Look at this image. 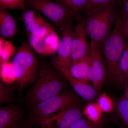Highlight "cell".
Returning <instances> with one entry per match:
<instances>
[{
  "label": "cell",
  "instance_id": "1",
  "mask_svg": "<svg viewBox=\"0 0 128 128\" xmlns=\"http://www.w3.org/2000/svg\"><path fill=\"white\" fill-rule=\"evenodd\" d=\"M63 76L57 70L49 66H40L36 78L24 99V103L31 108L62 92L66 86Z\"/></svg>",
  "mask_w": 128,
  "mask_h": 128
},
{
  "label": "cell",
  "instance_id": "2",
  "mask_svg": "<svg viewBox=\"0 0 128 128\" xmlns=\"http://www.w3.org/2000/svg\"><path fill=\"white\" fill-rule=\"evenodd\" d=\"M29 43L24 41L14 54L12 64L19 94L34 82L40 66Z\"/></svg>",
  "mask_w": 128,
  "mask_h": 128
},
{
  "label": "cell",
  "instance_id": "3",
  "mask_svg": "<svg viewBox=\"0 0 128 128\" xmlns=\"http://www.w3.org/2000/svg\"><path fill=\"white\" fill-rule=\"evenodd\" d=\"M86 16L84 22L87 36L91 42L101 48L119 16L115 4L100 8Z\"/></svg>",
  "mask_w": 128,
  "mask_h": 128
},
{
  "label": "cell",
  "instance_id": "4",
  "mask_svg": "<svg viewBox=\"0 0 128 128\" xmlns=\"http://www.w3.org/2000/svg\"><path fill=\"white\" fill-rule=\"evenodd\" d=\"M118 17L113 29L101 47L105 57L107 77L111 82L118 84L119 62L126 42V38L120 30Z\"/></svg>",
  "mask_w": 128,
  "mask_h": 128
},
{
  "label": "cell",
  "instance_id": "5",
  "mask_svg": "<svg viewBox=\"0 0 128 128\" xmlns=\"http://www.w3.org/2000/svg\"><path fill=\"white\" fill-rule=\"evenodd\" d=\"M78 100L79 96L75 92L68 90L63 91L30 108L28 120L23 124H30L47 118L56 112L78 102Z\"/></svg>",
  "mask_w": 128,
  "mask_h": 128
},
{
  "label": "cell",
  "instance_id": "6",
  "mask_svg": "<svg viewBox=\"0 0 128 128\" xmlns=\"http://www.w3.org/2000/svg\"><path fill=\"white\" fill-rule=\"evenodd\" d=\"M26 6L42 14L63 31L74 15L70 8L61 2L49 0H26Z\"/></svg>",
  "mask_w": 128,
  "mask_h": 128
},
{
  "label": "cell",
  "instance_id": "7",
  "mask_svg": "<svg viewBox=\"0 0 128 128\" xmlns=\"http://www.w3.org/2000/svg\"><path fill=\"white\" fill-rule=\"evenodd\" d=\"M83 114V111L77 102L45 119L25 124L41 128H69L82 118Z\"/></svg>",
  "mask_w": 128,
  "mask_h": 128
},
{
  "label": "cell",
  "instance_id": "8",
  "mask_svg": "<svg viewBox=\"0 0 128 128\" xmlns=\"http://www.w3.org/2000/svg\"><path fill=\"white\" fill-rule=\"evenodd\" d=\"M100 47L91 42L90 44V63L88 70V78L92 82L98 94L102 91L107 76V71L103 60Z\"/></svg>",
  "mask_w": 128,
  "mask_h": 128
},
{
  "label": "cell",
  "instance_id": "9",
  "mask_svg": "<svg viewBox=\"0 0 128 128\" xmlns=\"http://www.w3.org/2000/svg\"><path fill=\"white\" fill-rule=\"evenodd\" d=\"M73 20L69 22L62 32L57 51V56L53 60L54 67L68 69L72 63L71 43L73 28Z\"/></svg>",
  "mask_w": 128,
  "mask_h": 128
},
{
  "label": "cell",
  "instance_id": "10",
  "mask_svg": "<svg viewBox=\"0 0 128 128\" xmlns=\"http://www.w3.org/2000/svg\"><path fill=\"white\" fill-rule=\"evenodd\" d=\"M73 28L71 43L72 62L80 60L88 57L90 44L87 40L84 19L80 18Z\"/></svg>",
  "mask_w": 128,
  "mask_h": 128
},
{
  "label": "cell",
  "instance_id": "11",
  "mask_svg": "<svg viewBox=\"0 0 128 128\" xmlns=\"http://www.w3.org/2000/svg\"><path fill=\"white\" fill-rule=\"evenodd\" d=\"M24 112L18 105L9 104L0 108V128H20Z\"/></svg>",
  "mask_w": 128,
  "mask_h": 128
},
{
  "label": "cell",
  "instance_id": "12",
  "mask_svg": "<svg viewBox=\"0 0 128 128\" xmlns=\"http://www.w3.org/2000/svg\"><path fill=\"white\" fill-rule=\"evenodd\" d=\"M54 68L68 82L75 92L80 97L88 101L93 100L96 97L98 94L93 86L75 79L67 69L57 67Z\"/></svg>",
  "mask_w": 128,
  "mask_h": 128
},
{
  "label": "cell",
  "instance_id": "13",
  "mask_svg": "<svg viewBox=\"0 0 128 128\" xmlns=\"http://www.w3.org/2000/svg\"><path fill=\"white\" fill-rule=\"evenodd\" d=\"M20 19L25 25L28 35L33 33L42 26L50 24L39 12L31 8L23 10Z\"/></svg>",
  "mask_w": 128,
  "mask_h": 128
},
{
  "label": "cell",
  "instance_id": "14",
  "mask_svg": "<svg viewBox=\"0 0 128 128\" xmlns=\"http://www.w3.org/2000/svg\"><path fill=\"white\" fill-rule=\"evenodd\" d=\"M18 32L16 20L6 9L0 8V35L6 39H12Z\"/></svg>",
  "mask_w": 128,
  "mask_h": 128
},
{
  "label": "cell",
  "instance_id": "15",
  "mask_svg": "<svg viewBox=\"0 0 128 128\" xmlns=\"http://www.w3.org/2000/svg\"><path fill=\"white\" fill-rule=\"evenodd\" d=\"M60 40L54 29L42 38L32 48L42 54H52L57 52Z\"/></svg>",
  "mask_w": 128,
  "mask_h": 128
},
{
  "label": "cell",
  "instance_id": "16",
  "mask_svg": "<svg viewBox=\"0 0 128 128\" xmlns=\"http://www.w3.org/2000/svg\"><path fill=\"white\" fill-rule=\"evenodd\" d=\"M90 63L89 56L83 59L72 62L70 68L67 70L75 79L88 83L90 81L88 76Z\"/></svg>",
  "mask_w": 128,
  "mask_h": 128
},
{
  "label": "cell",
  "instance_id": "17",
  "mask_svg": "<svg viewBox=\"0 0 128 128\" xmlns=\"http://www.w3.org/2000/svg\"><path fill=\"white\" fill-rule=\"evenodd\" d=\"M118 85L123 86L128 83V42H126L120 61Z\"/></svg>",
  "mask_w": 128,
  "mask_h": 128
},
{
  "label": "cell",
  "instance_id": "18",
  "mask_svg": "<svg viewBox=\"0 0 128 128\" xmlns=\"http://www.w3.org/2000/svg\"><path fill=\"white\" fill-rule=\"evenodd\" d=\"M114 104L117 115L121 120L123 128H128V102L124 96Z\"/></svg>",
  "mask_w": 128,
  "mask_h": 128
},
{
  "label": "cell",
  "instance_id": "19",
  "mask_svg": "<svg viewBox=\"0 0 128 128\" xmlns=\"http://www.w3.org/2000/svg\"><path fill=\"white\" fill-rule=\"evenodd\" d=\"M14 87L12 85L0 80V104L12 103L14 100Z\"/></svg>",
  "mask_w": 128,
  "mask_h": 128
},
{
  "label": "cell",
  "instance_id": "20",
  "mask_svg": "<svg viewBox=\"0 0 128 128\" xmlns=\"http://www.w3.org/2000/svg\"><path fill=\"white\" fill-rule=\"evenodd\" d=\"M102 112L96 103H90L84 108L83 114L88 120L94 123L98 122L102 120Z\"/></svg>",
  "mask_w": 128,
  "mask_h": 128
},
{
  "label": "cell",
  "instance_id": "21",
  "mask_svg": "<svg viewBox=\"0 0 128 128\" xmlns=\"http://www.w3.org/2000/svg\"><path fill=\"white\" fill-rule=\"evenodd\" d=\"M0 56L1 63L8 62L16 51V48L10 41L0 38Z\"/></svg>",
  "mask_w": 128,
  "mask_h": 128
},
{
  "label": "cell",
  "instance_id": "22",
  "mask_svg": "<svg viewBox=\"0 0 128 128\" xmlns=\"http://www.w3.org/2000/svg\"><path fill=\"white\" fill-rule=\"evenodd\" d=\"M66 6L73 12L77 21L80 18V14L83 10L87 0H56Z\"/></svg>",
  "mask_w": 128,
  "mask_h": 128
},
{
  "label": "cell",
  "instance_id": "23",
  "mask_svg": "<svg viewBox=\"0 0 128 128\" xmlns=\"http://www.w3.org/2000/svg\"><path fill=\"white\" fill-rule=\"evenodd\" d=\"M118 0H87L83 10L86 15L100 8L108 5L115 4Z\"/></svg>",
  "mask_w": 128,
  "mask_h": 128
},
{
  "label": "cell",
  "instance_id": "24",
  "mask_svg": "<svg viewBox=\"0 0 128 128\" xmlns=\"http://www.w3.org/2000/svg\"><path fill=\"white\" fill-rule=\"evenodd\" d=\"M53 29L52 26L50 24L42 26L33 33L28 35L30 46L33 48L44 36Z\"/></svg>",
  "mask_w": 128,
  "mask_h": 128
},
{
  "label": "cell",
  "instance_id": "25",
  "mask_svg": "<svg viewBox=\"0 0 128 128\" xmlns=\"http://www.w3.org/2000/svg\"><path fill=\"white\" fill-rule=\"evenodd\" d=\"M96 103L102 113L110 112L114 108V102L105 92L99 96Z\"/></svg>",
  "mask_w": 128,
  "mask_h": 128
},
{
  "label": "cell",
  "instance_id": "26",
  "mask_svg": "<svg viewBox=\"0 0 128 128\" xmlns=\"http://www.w3.org/2000/svg\"><path fill=\"white\" fill-rule=\"evenodd\" d=\"M105 123L104 120L94 123L82 118L75 122L69 128H103Z\"/></svg>",
  "mask_w": 128,
  "mask_h": 128
},
{
  "label": "cell",
  "instance_id": "27",
  "mask_svg": "<svg viewBox=\"0 0 128 128\" xmlns=\"http://www.w3.org/2000/svg\"><path fill=\"white\" fill-rule=\"evenodd\" d=\"M26 0H0V8L5 9H18L24 10L25 9Z\"/></svg>",
  "mask_w": 128,
  "mask_h": 128
},
{
  "label": "cell",
  "instance_id": "28",
  "mask_svg": "<svg viewBox=\"0 0 128 128\" xmlns=\"http://www.w3.org/2000/svg\"><path fill=\"white\" fill-rule=\"evenodd\" d=\"M0 74L1 79L2 80L6 79L15 80L12 62H6L1 63Z\"/></svg>",
  "mask_w": 128,
  "mask_h": 128
},
{
  "label": "cell",
  "instance_id": "29",
  "mask_svg": "<svg viewBox=\"0 0 128 128\" xmlns=\"http://www.w3.org/2000/svg\"><path fill=\"white\" fill-rule=\"evenodd\" d=\"M119 25L122 33L126 39H128V17L119 16Z\"/></svg>",
  "mask_w": 128,
  "mask_h": 128
},
{
  "label": "cell",
  "instance_id": "30",
  "mask_svg": "<svg viewBox=\"0 0 128 128\" xmlns=\"http://www.w3.org/2000/svg\"><path fill=\"white\" fill-rule=\"evenodd\" d=\"M123 2L121 16L128 17V0H121Z\"/></svg>",
  "mask_w": 128,
  "mask_h": 128
},
{
  "label": "cell",
  "instance_id": "31",
  "mask_svg": "<svg viewBox=\"0 0 128 128\" xmlns=\"http://www.w3.org/2000/svg\"><path fill=\"white\" fill-rule=\"evenodd\" d=\"M123 86L124 89V96L128 102V83L124 84Z\"/></svg>",
  "mask_w": 128,
  "mask_h": 128
},
{
  "label": "cell",
  "instance_id": "32",
  "mask_svg": "<svg viewBox=\"0 0 128 128\" xmlns=\"http://www.w3.org/2000/svg\"><path fill=\"white\" fill-rule=\"evenodd\" d=\"M20 128H37L36 126L34 127V126H28V125L22 124V126H20Z\"/></svg>",
  "mask_w": 128,
  "mask_h": 128
}]
</instances>
